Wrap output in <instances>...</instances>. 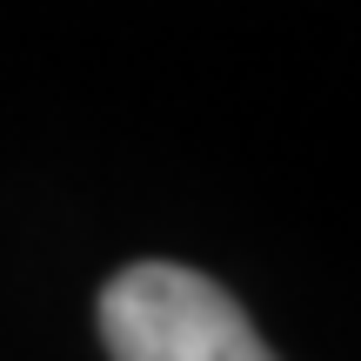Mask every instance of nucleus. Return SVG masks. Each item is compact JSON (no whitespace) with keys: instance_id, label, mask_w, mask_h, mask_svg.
<instances>
[{"instance_id":"obj_1","label":"nucleus","mask_w":361,"mask_h":361,"mask_svg":"<svg viewBox=\"0 0 361 361\" xmlns=\"http://www.w3.org/2000/svg\"><path fill=\"white\" fill-rule=\"evenodd\" d=\"M101 341L114 361H274L241 301L174 261H134L101 288Z\"/></svg>"}]
</instances>
